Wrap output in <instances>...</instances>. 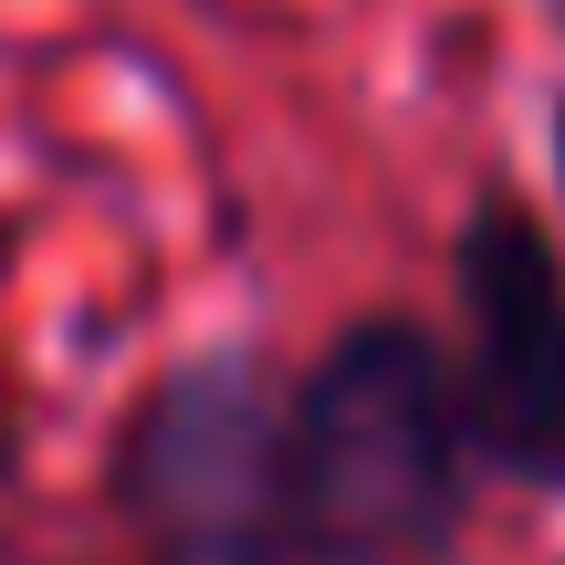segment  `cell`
Returning a JSON list of instances; mask_svg holds the SVG:
<instances>
[{"label": "cell", "mask_w": 565, "mask_h": 565, "mask_svg": "<svg viewBox=\"0 0 565 565\" xmlns=\"http://www.w3.org/2000/svg\"><path fill=\"white\" fill-rule=\"evenodd\" d=\"M126 503L179 565H282L294 545V419L242 356H200L147 398Z\"/></svg>", "instance_id": "2"}, {"label": "cell", "mask_w": 565, "mask_h": 565, "mask_svg": "<svg viewBox=\"0 0 565 565\" xmlns=\"http://www.w3.org/2000/svg\"><path fill=\"white\" fill-rule=\"evenodd\" d=\"M461 524V408L408 324H356L294 408V545L315 565H440Z\"/></svg>", "instance_id": "1"}, {"label": "cell", "mask_w": 565, "mask_h": 565, "mask_svg": "<svg viewBox=\"0 0 565 565\" xmlns=\"http://www.w3.org/2000/svg\"><path fill=\"white\" fill-rule=\"evenodd\" d=\"M555 147H565V137H555Z\"/></svg>", "instance_id": "4"}, {"label": "cell", "mask_w": 565, "mask_h": 565, "mask_svg": "<svg viewBox=\"0 0 565 565\" xmlns=\"http://www.w3.org/2000/svg\"><path fill=\"white\" fill-rule=\"evenodd\" d=\"M471 429L513 482H565V273L524 210L492 200L461 242Z\"/></svg>", "instance_id": "3"}]
</instances>
